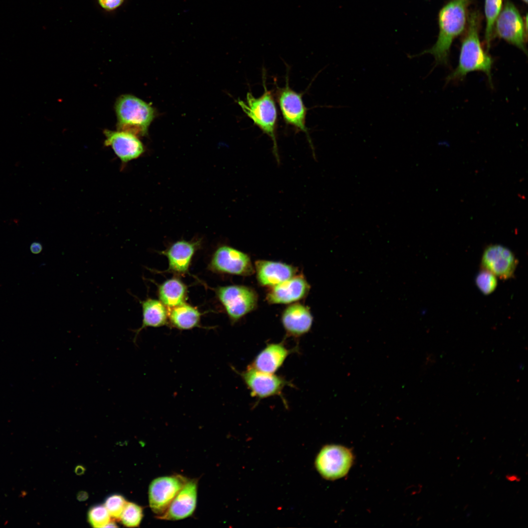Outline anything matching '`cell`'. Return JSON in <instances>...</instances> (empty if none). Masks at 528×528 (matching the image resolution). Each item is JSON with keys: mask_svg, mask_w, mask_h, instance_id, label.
<instances>
[{"mask_svg": "<svg viewBox=\"0 0 528 528\" xmlns=\"http://www.w3.org/2000/svg\"><path fill=\"white\" fill-rule=\"evenodd\" d=\"M250 391V395L259 399L279 396L286 386L293 385L282 376L260 372L249 365L238 372Z\"/></svg>", "mask_w": 528, "mask_h": 528, "instance_id": "cell-8", "label": "cell"}, {"mask_svg": "<svg viewBox=\"0 0 528 528\" xmlns=\"http://www.w3.org/2000/svg\"><path fill=\"white\" fill-rule=\"evenodd\" d=\"M126 502L127 501L122 496L114 494L106 499L104 506L110 517L120 519Z\"/></svg>", "mask_w": 528, "mask_h": 528, "instance_id": "cell-27", "label": "cell"}, {"mask_svg": "<svg viewBox=\"0 0 528 528\" xmlns=\"http://www.w3.org/2000/svg\"><path fill=\"white\" fill-rule=\"evenodd\" d=\"M124 0H98L101 7L107 11L116 9L121 5Z\"/></svg>", "mask_w": 528, "mask_h": 528, "instance_id": "cell-28", "label": "cell"}, {"mask_svg": "<svg viewBox=\"0 0 528 528\" xmlns=\"http://www.w3.org/2000/svg\"><path fill=\"white\" fill-rule=\"evenodd\" d=\"M482 16L478 10L468 12L465 33L462 38L458 64L447 77V82L462 80L470 72L480 71L492 83L491 69L493 61L484 50L480 41L479 31Z\"/></svg>", "mask_w": 528, "mask_h": 528, "instance_id": "cell-1", "label": "cell"}, {"mask_svg": "<svg viewBox=\"0 0 528 528\" xmlns=\"http://www.w3.org/2000/svg\"><path fill=\"white\" fill-rule=\"evenodd\" d=\"M284 87H277L276 99L285 123L292 126L297 132H302L307 137L309 145L315 158L313 145L306 125L308 109L305 106L301 93L293 90L289 86L288 78L286 76Z\"/></svg>", "mask_w": 528, "mask_h": 528, "instance_id": "cell-6", "label": "cell"}, {"mask_svg": "<svg viewBox=\"0 0 528 528\" xmlns=\"http://www.w3.org/2000/svg\"><path fill=\"white\" fill-rule=\"evenodd\" d=\"M310 286L302 275H296L286 281L270 288L266 299L270 304H287L305 298Z\"/></svg>", "mask_w": 528, "mask_h": 528, "instance_id": "cell-15", "label": "cell"}, {"mask_svg": "<svg viewBox=\"0 0 528 528\" xmlns=\"http://www.w3.org/2000/svg\"><path fill=\"white\" fill-rule=\"evenodd\" d=\"M118 131L144 135L154 117V110L147 103L131 95H122L115 105Z\"/></svg>", "mask_w": 528, "mask_h": 528, "instance_id": "cell-4", "label": "cell"}, {"mask_svg": "<svg viewBox=\"0 0 528 528\" xmlns=\"http://www.w3.org/2000/svg\"><path fill=\"white\" fill-rule=\"evenodd\" d=\"M109 512L104 505H96L91 507L88 512V520L94 528L107 527L110 523Z\"/></svg>", "mask_w": 528, "mask_h": 528, "instance_id": "cell-25", "label": "cell"}, {"mask_svg": "<svg viewBox=\"0 0 528 528\" xmlns=\"http://www.w3.org/2000/svg\"><path fill=\"white\" fill-rule=\"evenodd\" d=\"M517 264L518 261L513 253L499 244L488 246L483 253L481 260L482 269L503 280L512 277Z\"/></svg>", "mask_w": 528, "mask_h": 528, "instance_id": "cell-12", "label": "cell"}, {"mask_svg": "<svg viewBox=\"0 0 528 528\" xmlns=\"http://www.w3.org/2000/svg\"><path fill=\"white\" fill-rule=\"evenodd\" d=\"M198 479L188 480L165 513L157 516L164 520H178L191 516L196 507Z\"/></svg>", "mask_w": 528, "mask_h": 528, "instance_id": "cell-13", "label": "cell"}, {"mask_svg": "<svg viewBox=\"0 0 528 528\" xmlns=\"http://www.w3.org/2000/svg\"><path fill=\"white\" fill-rule=\"evenodd\" d=\"M294 351L287 349L282 342L269 343L258 353L249 366L260 372L275 374Z\"/></svg>", "mask_w": 528, "mask_h": 528, "instance_id": "cell-18", "label": "cell"}, {"mask_svg": "<svg viewBox=\"0 0 528 528\" xmlns=\"http://www.w3.org/2000/svg\"><path fill=\"white\" fill-rule=\"evenodd\" d=\"M143 516L141 506L132 502H126L120 519L122 523L128 527H137L140 525Z\"/></svg>", "mask_w": 528, "mask_h": 528, "instance_id": "cell-24", "label": "cell"}, {"mask_svg": "<svg viewBox=\"0 0 528 528\" xmlns=\"http://www.w3.org/2000/svg\"><path fill=\"white\" fill-rule=\"evenodd\" d=\"M475 282L478 288L485 295L493 292L497 286L496 277L490 272L483 269L477 275Z\"/></svg>", "mask_w": 528, "mask_h": 528, "instance_id": "cell-26", "label": "cell"}, {"mask_svg": "<svg viewBox=\"0 0 528 528\" xmlns=\"http://www.w3.org/2000/svg\"><path fill=\"white\" fill-rule=\"evenodd\" d=\"M188 479L179 474L158 477L149 487L150 506L156 516L163 514Z\"/></svg>", "mask_w": 528, "mask_h": 528, "instance_id": "cell-9", "label": "cell"}, {"mask_svg": "<svg viewBox=\"0 0 528 528\" xmlns=\"http://www.w3.org/2000/svg\"><path fill=\"white\" fill-rule=\"evenodd\" d=\"M168 319L171 325L180 330L199 327L201 314L196 308L184 303L169 308Z\"/></svg>", "mask_w": 528, "mask_h": 528, "instance_id": "cell-21", "label": "cell"}, {"mask_svg": "<svg viewBox=\"0 0 528 528\" xmlns=\"http://www.w3.org/2000/svg\"><path fill=\"white\" fill-rule=\"evenodd\" d=\"M352 462L350 450L342 446L331 445L323 447L318 454L316 466L326 479L334 480L345 476Z\"/></svg>", "mask_w": 528, "mask_h": 528, "instance_id": "cell-10", "label": "cell"}, {"mask_svg": "<svg viewBox=\"0 0 528 528\" xmlns=\"http://www.w3.org/2000/svg\"><path fill=\"white\" fill-rule=\"evenodd\" d=\"M255 270L259 284L272 287L297 275V268L291 265L267 260H258Z\"/></svg>", "mask_w": 528, "mask_h": 528, "instance_id": "cell-16", "label": "cell"}, {"mask_svg": "<svg viewBox=\"0 0 528 528\" xmlns=\"http://www.w3.org/2000/svg\"><path fill=\"white\" fill-rule=\"evenodd\" d=\"M312 322L309 308L299 303L287 307L282 315L283 326L289 336L298 338L308 333Z\"/></svg>", "mask_w": 528, "mask_h": 528, "instance_id": "cell-17", "label": "cell"}, {"mask_svg": "<svg viewBox=\"0 0 528 528\" xmlns=\"http://www.w3.org/2000/svg\"><path fill=\"white\" fill-rule=\"evenodd\" d=\"M473 0H450L440 10L438 15L439 33L435 44L430 48L415 55L412 59L425 54L432 55L437 65L448 63L450 48L454 40L466 27L468 8Z\"/></svg>", "mask_w": 528, "mask_h": 528, "instance_id": "cell-2", "label": "cell"}, {"mask_svg": "<svg viewBox=\"0 0 528 528\" xmlns=\"http://www.w3.org/2000/svg\"><path fill=\"white\" fill-rule=\"evenodd\" d=\"M158 293L160 301L170 308L185 303L187 289L180 280L174 278L163 283L159 287Z\"/></svg>", "mask_w": 528, "mask_h": 528, "instance_id": "cell-22", "label": "cell"}, {"mask_svg": "<svg viewBox=\"0 0 528 528\" xmlns=\"http://www.w3.org/2000/svg\"><path fill=\"white\" fill-rule=\"evenodd\" d=\"M506 479L511 482H519L521 481L520 477L515 474H507L506 476Z\"/></svg>", "mask_w": 528, "mask_h": 528, "instance_id": "cell-30", "label": "cell"}, {"mask_svg": "<svg viewBox=\"0 0 528 528\" xmlns=\"http://www.w3.org/2000/svg\"><path fill=\"white\" fill-rule=\"evenodd\" d=\"M142 323L141 326L132 331L135 335L133 342L136 343L138 334L147 327H159L165 325L168 321V311L165 306L160 301L147 298L141 302Z\"/></svg>", "mask_w": 528, "mask_h": 528, "instance_id": "cell-20", "label": "cell"}, {"mask_svg": "<svg viewBox=\"0 0 528 528\" xmlns=\"http://www.w3.org/2000/svg\"><path fill=\"white\" fill-rule=\"evenodd\" d=\"M527 54V17L523 20L518 9L510 0H505L494 25V34Z\"/></svg>", "mask_w": 528, "mask_h": 528, "instance_id": "cell-5", "label": "cell"}, {"mask_svg": "<svg viewBox=\"0 0 528 528\" xmlns=\"http://www.w3.org/2000/svg\"><path fill=\"white\" fill-rule=\"evenodd\" d=\"M503 0H485L484 13L486 20L484 39L488 52L494 34L496 21L502 9Z\"/></svg>", "mask_w": 528, "mask_h": 528, "instance_id": "cell-23", "label": "cell"}, {"mask_svg": "<svg viewBox=\"0 0 528 528\" xmlns=\"http://www.w3.org/2000/svg\"><path fill=\"white\" fill-rule=\"evenodd\" d=\"M30 250L32 253L38 254L41 253L43 250L42 244L37 242H32L30 246Z\"/></svg>", "mask_w": 528, "mask_h": 528, "instance_id": "cell-29", "label": "cell"}, {"mask_svg": "<svg viewBox=\"0 0 528 528\" xmlns=\"http://www.w3.org/2000/svg\"><path fill=\"white\" fill-rule=\"evenodd\" d=\"M526 4L528 3V0H522Z\"/></svg>", "mask_w": 528, "mask_h": 528, "instance_id": "cell-31", "label": "cell"}, {"mask_svg": "<svg viewBox=\"0 0 528 528\" xmlns=\"http://www.w3.org/2000/svg\"><path fill=\"white\" fill-rule=\"evenodd\" d=\"M264 92L255 97L251 92L246 94V102L239 100L238 103L243 112L273 142V153L278 164L280 159L276 139L277 110L272 92L268 90L263 81Z\"/></svg>", "mask_w": 528, "mask_h": 528, "instance_id": "cell-3", "label": "cell"}, {"mask_svg": "<svg viewBox=\"0 0 528 528\" xmlns=\"http://www.w3.org/2000/svg\"><path fill=\"white\" fill-rule=\"evenodd\" d=\"M104 144L110 146L123 163L137 158L144 151L143 144L136 135L130 132L105 130Z\"/></svg>", "mask_w": 528, "mask_h": 528, "instance_id": "cell-14", "label": "cell"}, {"mask_svg": "<svg viewBox=\"0 0 528 528\" xmlns=\"http://www.w3.org/2000/svg\"><path fill=\"white\" fill-rule=\"evenodd\" d=\"M217 297L230 320L235 323L256 308L258 296L253 288L242 285L220 286Z\"/></svg>", "mask_w": 528, "mask_h": 528, "instance_id": "cell-7", "label": "cell"}, {"mask_svg": "<svg viewBox=\"0 0 528 528\" xmlns=\"http://www.w3.org/2000/svg\"><path fill=\"white\" fill-rule=\"evenodd\" d=\"M209 267L214 272L244 276H250L254 272L249 256L227 245L221 246L216 249Z\"/></svg>", "mask_w": 528, "mask_h": 528, "instance_id": "cell-11", "label": "cell"}, {"mask_svg": "<svg viewBox=\"0 0 528 528\" xmlns=\"http://www.w3.org/2000/svg\"><path fill=\"white\" fill-rule=\"evenodd\" d=\"M199 244V241H179L163 251L168 260V271L178 275L187 273L193 256Z\"/></svg>", "mask_w": 528, "mask_h": 528, "instance_id": "cell-19", "label": "cell"}]
</instances>
